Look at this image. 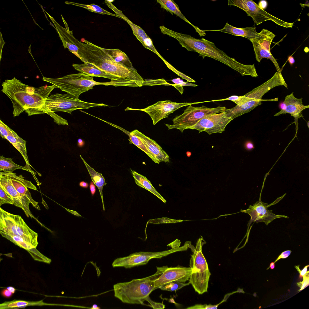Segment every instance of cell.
Segmentation results:
<instances>
[{
  "instance_id": "cell-1",
  "label": "cell",
  "mask_w": 309,
  "mask_h": 309,
  "mask_svg": "<svg viewBox=\"0 0 309 309\" xmlns=\"http://www.w3.org/2000/svg\"><path fill=\"white\" fill-rule=\"evenodd\" d=\"M1 91L10 99L14 117L25 111L28 116L44 114L46 100L56 86L34 88L23 83L15 77L2 82Z\"/></svg>"
},
{
  "instance_id": "cell-2",
  "label": "cell",
  "mask_w": 309,
  "mask_h": 309,
  "mask_svg": "<svg viewBox=\"0 0 309 309\" xmlns=\"http://www.w3.org/2000/svg\"><path fill=\"white\" fill-rule=\"evenodd\" d=\"M159 28L163 34L175 39L182 47L188 51L197 53L203 59L205 57L213 58L237 71L243 76L249 75L252 77L258 76L254 64L246 65L238 62L217 48L214 43L212 42L203 38H196L189 34L176 32L163 25L160 26Z\"/></svg>"
},
{
  "instance_id": "cell-3",
  "label": "cell",
  "mask_w": 309,
  "mask_h": 309,
  "mask_svg": "<svg viewBox=\"0 0 309 309\" xmlns=\"http://www.w3.org/2000/svg\"><path fill=\"white\" fill-rule=\"evenodd\" d=\"M72 42L78 48V54L84 63L94 66L109 75L121 79L132 82L143 86L144 80L137 72L115 62L103 48L87 40L83 43L78 40L71 35Z\"/></svg>"
},
{
  "instance_id": "cell-4",
  "label": "cell",
  "mask_w": 309,
  "mask_h": 309,
  "mask_svg": "<svg viewBox=\"0 0 309 309\" xmlns=\"http://www.w3.org/2000/svg\"><path fill=\"white\" fill-rule=\"evenodd\" d=\"M113 288L114 296L123 303L145 305L144 302L146 301L150 304L149 306L154 309L165 307L163 304L155 302L149 297L151 292L154 290V281L150 276L117 283L113 285Z\"/></svg>"
},
{
  "instance_id": "cell-5",
  "label": "cell",
  "mask_w": 309,
  "mask_h": 309,
  "mask_svg": "<svg viewBox=\"0 0 309 309\" xmlns=\"http://www.w3.org/2000/svg\"><path fill=\"white\" fill-rule=\"evenodd\" d=\"M103 103H89L80 100L72 95L58 93L52 94L47 98L44 107V114L47 113L59 125H68L67 121L54 113L63 112L72 114L76 110L88 109L94 107H107Z\"/></svg>"
},
{
  "instance_id": "cell-6",
  "label": "cell",
  "mask_w": 309,
  "mask_h": 309,
  "mask_svg": "<svg viewBox=\"0 0 309 309\" xmlns=\"http://www.w3.org/2000/svg\"><path fill=\"white\" fill-rule=\"evenodd\" d=\"M93 78V77L80 72L58 78L43 77V80L55 85L62 91L78 98L81 94L93 89L96 85L115 86L114 84L111 81L100 82L94 81Z\"/></svg>"
},
{
  "instance_id": "cell-7",
  "label": "cell",
  "mask_w": 309,
  "mask_h": 309,
  "mask_svg": "<svg viewBox=\"0 0 309 309\" xmlns=\"http://www.w3.org/2000/svg\"><path fill=\"white\" fill-rule=\"evenodd\" d=\"M206 243L203 238H199L190 261L192 273L189 280L190 284L199 294L207 292L211 275L205 259L202 253L203 245Z\"/></svg>"
},
{
  "instance_id": "cell-8",
  "label": "cell",
  "mask_w": 309,
  "mask_h": 309,
  "mask_svg": "<svg viewBox=\"0 0 309 309\" xmlns=\"http://www.w3.org/2000/svg\"><path fill=\"white\" fill-rule=\"evenodd\" d=\"M0 233L20 236L35 248L38 244L37 233L27 225L20 216L10 213L1 207Z\"/></svg>"
},
{
  "instance_id": "cell-9",
  "label": "cell",
  "mask_w": 309,
  "mask_h": 309,
  "mask_svg": "<svg viewBox=\"0 0 309 309\" xmlns=\"http://www.w3.org/2000/svg\"><path fill=\"white\" fill-rule=\"evenodd\" d=\"M226 109L225 107L210 108L203 105L195 107L190 105L184 110L183 114L173 119L172 125H165L169 130L176 129L183 132L185 129H190L205 116L224 112Z\"/></svg>"
},
{
  "instance_id": "cell-10",
  "label": "cell",
  "mask_w": 309,
  "mask_h": 309,
  "mask_svg": "<svg viewBox=\"0 0 309 309\" xmlns=\"http://www.w3.org/2000/svg\"><path fill=\"white\" fill-rule=\"evenodd\" d=\"M189 247V241H186L183 246L175 249L158 252H135L126 257L116 258L112 265L113 267H122L128 268L144 265L151 259L161 258L176 252L186 250Z\"/></svg>"
},
{
  "instance_id": "cell-11",
  "label": "cell",
  "mask_w": 309,
  "mask_h": 309,
  "mask_svg": "<svg viewBox=\"0 0 309 309\" xmlns=\"http://www.w3.org/2000/svg\"><path fill=\"white\" fill-rule=\"evenodd\" d=\"M228 5L236 6L245 11L257 25L270 20L286 28H292L293 25V23L285 21L269 13L252 0H229Z\"/></svg>"
},
{
  "instance_id": "cell-12",
  "label": "cell",
  "mask_w": 309,
  "mask_h": 309,
  "mask_svg": "<svg viewBox=\"0 0 309 309\" xmlns=\"http://www.w3.org/2000/svg\"><path fill=\"white\" fill-rule=\"evenodd\" d=\"M157 271L151 276L154 283V290L167 283L176 281L185 283L189 280L192 273L190 267L178 265L175 267H168L167 266L157 267Z\"/></svg>"
},
{
  "instance_id": "cell-13",
  "label": "cell",
  "mask_w": 309,
  "mask_h": 309,
  "mask_svg": "<svg viewBox=\"0 0 309 309\" xmlns=\"http://www.w3.org/2000/svg\"><path fill=\"white\" fill-rule=\"evenodd\" d=\"M199 103H177L169 100L160 101L154 104L142 109L132 108L127 107L125 110H134L144 111L147 113L155 125L161 119L167 118L171 113L182 107Z\"/></svg>"
},
{
  "instance_id": "cell-14",
  "label": "cell",
  "mask_w": 309,
  "mask_h": 309,
  "mask_svg": "<svg viewBox=\"0 0 309 309\" xmlns=\"http://www.w3.org/2000/svg\"><path fill=\"white\" fill-rule=\"evenodd\" d=\"M233 119L227 116L224 111L206 116L190 129H196L199 133L205 132L209 135L222 133L226 127Z\"/></svg>"
},
{
  "instance_id": "cell-15",
  "label": "cell",
  "mask_w": 309,
  "mask_h": 309,
  "mask_svg": "<svg viewBox=\"0 0 309 309\" xmlns=\"http://www.w3.org/2000/svg\"><path fill=\"white\" fill-rule=\"evenodd\" d=\"M268 207L267 203H265L260 199L253 205H249L247 209L241 211L250 215V223L252 222L257 223L263 222L267 225L275 219L282 218H288V217L285 215L274 214L272 212V210H268Z\"/></svg>"
},
{
  "instance_id": "cell-16",
  "label": "cell",
  "mask_w": 309,
  "mask_h": 309,
  "mask_svg": "<svg viewBox=\"0 0 309 309\" xmlns=\"http://www.w3.org/2000/svg\"><path fill=\"white\" fill-rule=\"evenodd\" d=\"M73 67L79 72L92 77H97L110 79L114 83L115 87L127 86L130 87H139L138 84L131 81L121 79L109 75L101 70L94 66L88 63L83 64H73Z\"/></svg>"
},
{
  "instance_id": "cell-17",
  "label": "cell",
  "mask_w": 309,
  "mask_h": 309,
  "mask_svg": "<svg viewBox=\"0 0 309 309\" xmlns=\"http://www.w3.org/2000/svg\"><path fill=\"white\" fill-rule=\"evenodd\" d=\"M11 180L12 184L17 192L30 204L37 209H40L38 202L32 198L28 188L37 190L36 187L30 181L27 180L21 174L19 176L13 172L5 173L2 172Z\"/></svg>"
},
{
  "instance_id": "cell-18",
  "label": "cell",
  "mask_w": 309,
  "mask_h": 309,
  "mask_svg": "<svg viewBox=\"0 0 309 309\" xmlns=\"http://www.w3.org/2000/svg\"><path fill=\"white\" fill-rule=\"evenodd\" d=\"M0 185L11 196L14 201V205L21 208L28 217L34 218L29 209L30 203L17 191L10 179L2 172H0Z\"/></svg>"
},
{
  "instance_id": "cell-19",
  "label": "cell",
  "mask_w": 309,
  "mask_h": 309,
  "mask_svg": "<svg viewBox=\"0 0 309 309\" xmlns=\"http://www.w3.org/2000/svg\"><path fill=\"white\" fill-rule=\"evenodd\" d=\"M279 86H284L288 88L282 74L276 72L268 80L244 95L250 98L261 100L265 94L273 88Z\"/></svg>"
},
{
  "instance_id": "cell-20",
  "label": "cell",
  "mask_w": 309,
  "mask_h": 309,
  "mask_svg": "<svg viewBox=\"0 0 309 309\" xmlns=\"http://www.w3.org/2000/svg\"><path fill=\"white\" fill-rule=\"evenodd\" d=\"M284 103L285 105V109L283 111H280L275 114V116H278L282 114L289 113L294 118L296 126H298V119L303 116L302 112L304 109L309 108V105H304L302 104V98L295 97L293 93L287 95Z\"/></svg>"
},
{
  "instance_id": "cell-21",
  "label": "cell",
  "mask_w": 309,
  "mask_h": 309,
  "mask_svg": "<svg viewBox=\"0 0 309 309\" xmlns=\"http://www.w3.org/2000/svg\"><path fill=\"white\" fill-rule=\"evenodd\" d=\"M207 31H218L235 36L245 37L250 40H253L259 43L263 38L262 32L257 33L255 27H246L239 28L233 26L227 22L221 29L217 30H204Z\"/></svg>"
},
{
  "instance_id": "cell-22",
  "label": "cell",
  "mask_w": 309,
  "mask_h": 309,
  "mask_svg": "<svg viewBox=\"0 0 309 309\" xmlns=\"http://www.w3.org/2000/svg\"><path fill=\"white\" fill-rule=\"evenodd\" d=\"M132 132L141 139L149 152L159 162L169 161V155L155 141L137 129L133 130Z\"/></svg>"
},
{
  "instance_id": "cell-23",
  "label": "cell",
  "mask_w": 309,
  "mask_h": 309,
  "mask_svg": "<svg viewBox=\"0 0 309 309\" xmlns=\"http://www.w3.org/2000/svg\"><path fill=\"white\" fill-rule=\"evenodd\" d=\"M278 100V98L277 97L271 99H261L257 100H252L240 106L237 105L232 108L229 109H227L224 111V112L227 116L231 117L233 120L237 117L253 110L257 106L261 105L262 101H277Z\"/></svg>"
},
{
  "instance_id": "cell-24",
  "label": "cell",
  "mask_w": 309,
  "mask_h": 309,
  "mask_svg": "<svg viewBox=\"0 0 309 309\" xmlns=\"http://www.w3.org/2000/svg\"><path fill=\"white\" fill-rule=\"evenodd\" d=\"M126 21L131 27L133 34L141 42L144 47L153 52L161 59L163 57L155 49L152 40L145 31L140 27L134 24L128 19Z\"/></svg>"
},
{
  "instance_id": "cell-25",
  "label": "cell",
  "mask_w": 309,
  "mask_h": 309,
  "mask_svg": "<svg viewBox=\"0 0 309 309\" xmlns=\"http://www.w3.org/2000/svg\"><path fill=\"white\" fill-rule=\"evenodd\" d=\"M157 2L161 5V8H163L167 11L177 15L180 18L188 23L195 30L200 36L205 35L206 33L203 30H201L198 27L190 23L182 13L178 5L172 0H157Z\"/></svg>"
},
{
  "instance_id": "cell-26",
  "label": "cell",
  "mask_w": 309,
  "mask_h": 309,
  "mask_svg": "<svg viewBox=\"0 0 309 309\" xmlns=\"http://www.w3.org/2000/svg\"><path fill=\"white\" fill-rule=\"evenodd\" d=\"M55 24L62 42L63 46L65 48H68L69 51L80 59L81 58L78 54V48L72 41L71 37L72 31L69 30L67 23L65 24V28L62 27L57 23V24Z\"/></svg>"
},
{
  "instance_id": "cell-27",
  "label": "cell",
  "mask_w": 309,
  "mask_h": 309,
  "mask_svg": "<svg viewBox=\"0 0 309 309\" xmlns=\"http://www.w3.org/2000/svg\"><path fill=\"white\" fill-rule=\"evenodd\" d=\"M44 305L62 306V304L45 303L43 300L38 301H26L14 300L10 301H5L0 304V309H17L24 308L29 306Z\"/></svg>"
},
{
  "instance_id": "cell-28",
  "label": "cell",
  "mask_w": 309,
  "mask_h": 309,
  "mask_svg": "<svg viewBox=\"0 0 309 309\" xmlns=\"http://www.w3.org/2000/svg\"><path fill=\"white\" fill-rule=\"evenodd\" d=\"M8 141L21 153L23 158L26 165L30 168V165L27 155L26 147V141L20 137L13 130L6 137Z\"/></svg>"
},
{
  "instance_id": "cell-29",
  "label": "cell",
  "mask_w": 309,
  "mask_h": 309,
  "mask_svg": "<svg viewBox=\"0 0 309 309\" xmlns=\"http://www.w3.org/2000/svg\"><path fill=\"white\" fill-rule=\"evenodd\" d=\"M250 41L252 43L257 61L260 62L262 59L264 58L270 59L274 65L277 72L282 74V69L279 67L276 59L272 55L271 52L264 48L258 42L254 40H251Z\"/></svg>"
},
{
  "instance_id": "cell-30",
  "label": "cell",
  "mask_w": 309,
  "mask_h": 309,
  "mask_svg": "<svg viewBox=\"0 0 309 309\" xmlns=\"http://www.w3.org/2000/svg\"><path fill=\"white\" fill-rule=\"evenodd\" d=\"M80 156L83 161L92 181L98 189L102 201L103 209L104 211H105L102 191L104 186L107 183L105 182V178L101 173L97 172L89 166L81 155Z\"/></svg>"
},
{
  "instance_id": "cell-31",
  "label": "cell",
  "mask_w": 309,
  "mask_h": 309,
  "mask_svg": "<svg viewBox=\"0 0 309 309\" xmlns=\"http://www.w3.org/2000/svg\"><path fill=\"white\" fill-rule=\"evenodd\" d=\"M103 49L116 62L134 71L136 70L133 66L129 58L124 52L118 49Z\"/></svg>"
},
{
  "instance_id": "cell-32",
  "label": "cell",
  "mask_w": 309,
  "mask_h": 309,
  "mask_svg": "<svg viewBox=\"0 0 309 309\" xmlns=\"http://www.w3.org/2000/svg\"><path fill=\"white\" fill-rule=\"evenodd\" d=\"M135 182L139 186L144 188L154 195L162 202L165 203L166 200L153 186L150 181L144 176L131 170Z\"/></svg>"
},
{
  "instance_id": "cell-33",
  "label": "cell",
  "mask_w": 309,
  "mask_h": 309,
  "mask_svg": "<svg viewBox=\"0 0 309 309\" xmlns=\"http://www.w3.org/2000/svg\"><path fill=\"white\" fill-rule=\"evenodd\" d=\"M22 170L28 172L31 170L26 166H23L15 163L11 158H7L3 155L0 156V172L5 173L13 172L16 170Z\"/></svg>"
},
{
  "instance_id": "cell-34",
  "label": "cell",
  "mask_w": 309,
  "mask_h": 309,
  "mask_svg": "<svg viewBox=\"0 0 309 309\" xmlns=\"http://www.w3.org/2000/svg\"><path fill=\"white\" fill-rule=\"evenodd\" d=\"M65 3L68 4L73 5L83 8L92 12L96 13L108 15L120 18L119 16L116 14L110 13L102 8L98 5L94 4H92L91 5H85L69 2H66Z\"/></svg>"
},
{
  "instance_id": "cell-35",
  "label": "cell",
  "mask_w": 309,
  "mask_h": 309,
  "mask_svg": "<svg viewBox=\"0 0 309 309\" xmlns=\"http://www.w3.org/2000/svg\"><path fill=\"white\" fill-rule=\"evenodd\" d=\"M129 144H133L145 152L156 163L159 164L160 162L156 160L153 155L149 152L141 139L132 131L129 134Z\"/></svg>"
},
{
  "instance_id": "cell-36",
  "label": "cell",
  "mask_w": 309,
  "mask_h": 309,
  "mask_svg": "<svg viewBox=\"0 0 309 309\" xmlns=\"http://www.w3.org/2000/svg\"><path fill=\"white\" fill-rule=\"evenodd\" d=\"M261 31L263 33V38L258 43L264 48L270 52V45L275 35L272 32L266 29H263Z\"/></svg>"
},
{
  "instance_id": "cell-37",
  "label": "cell",
  "mask_w": 309,
  "mask_h": 309,
  "mask_svg": "<svg viewBox=\"0 0 309 309\" xmlns=\"http://www.w3.org/2000/svg\"><path fill=\"white\" fill-rule=\"evenodd\" d=\"M190 284L189 282L185 283L174 281L164 284L159 286L158 288H160L162 290L172 291L179 290Z\"/></svg>"
},
{
  "instance_id": "cell-38",
  "label": "cell",
  "mask_w": 309,
  "mask_h": 309,
  "mask_svg": "<svg viewBox=\"0 0 309 309\" xmlns=\"http://www.w3.org/2000/svg\"><path fill=\"white\" fill-rule=\"evenodd\" d=\"M4 204L14 205V201L9 193L0 185V206Z\"/></svg>"
},
{
  "instance_id": "cell-39",
  "label": "cell",
  "mask_w": 309,
  "mask_h": 309,
  "mask_svg": "<svg viewBox=\"0 0 309 309\" xmlns=\"http://www.w3.org/2000/svg\"><path fill=\"white\" fill-rule=\"evenodd\" d=\"M183 221L180 220H176L170 219L167 218L162 217L161 218L150 219L147 222V224L148 223L153 224H161V223H175L182 221Z\"/></svg>"
},
{
  "instance_id": "cell-40",
  "label": "cell",
  "mask_w": 309,
  "mask_h": 309,
  "mask_svg": "<svg viewBox=\"0 0 309 309\" xmlns=\"http://www.w3.org/2000/svg\"><path fill=\"white\" fill-rule=\"evenodd\" d=\"M161 59L164 62L168 68L172 70L179 76L181 77L183 79L186 80L188 82H196L193 79L191 78L177 70L172 66L169 63L165 60L163 58H162Z\"/></svg>"
},
{
  "instance_id": "cell-41",
  "label": "cell",
  "mask_w": 309,
  "mask_h": 309,
  "mask_svg": "<svg viewBox=\"0 0 309 309\" xmlns=\"http://www.w3.org/2000/svg\"><path fill=\"white\" fill-rule=\"evenodd\" d=\"M12 130L1 119L0 120V134L2 138L5 139L6 137L10 133Z\"/></svg>"
},
{
  "instance_id": "cell-42",
  "label": "cell",
  "mask_w": 309,
  "mask_h": 309,
  "mask_svg": "<svg viewBox=\"0 0 309 309\" xmlns=\"http://www.w3.org/2000/svg\"><path fill=\"white\" fill-rule=\"evenodd\" d=\"M105 1L108 6L114 11L116 14L119 16L120 18H121L125 21L128 19L123 14L121 11L119 10L112 4L110 1L105 0Z\"/></svg>"
},
{
  "instance_id": "cell-43",
  "label": "cell",
  "mask_w": 309,
  "mask_h": 309,
  "mask_svg": "<svg viewBox=\"0 0 309 309\" xmlns=\"http://www.w3.org/2000/svg\"><path fill=\"white\" fill-rule=\"evenodd\" d=\"M220 304H218L215 305H212L211 304L207 305V304H196L194 306L189 307L187 308V309H217L218 306Z\"/></svg>"
},
{
  "instance_id": "cell-44",
  "label": "cell",
  "mask_w": 309,
  "mask_h": 309,
  "mask_svg": "<svg viewBox=\"0 0 309 309\" xmlns=\"http://www.w3.org/2000/svg\"><path fill=\"white\" fill-rule=\"evenodd\" d=\"M309 272L305 275L303 276V279L302 281L297 283V285L300 288L299 290L300 291L307 287L309 284Z\"/></svg>"
},
{
  "instance_id": "cell-45",
  "label": "cell",
  "mask_w": 309,
  "mask_h": 309,
  "mask_svg": "<svg viewBox=\"0 0 309 309\" xmlns=\"http://www.w3.org/2000/svg\"><path fill=\"white\" fill-rule=\"evenodd\" d=\"M171 81L174 83H175V84L182 87L184 86H188L196 87L198 86V85L196 84L184 82L183 80H181L179 78L173 79Z\"/></svg>"
},
{
  "instance_id": "cell-46",
  "label": "cell",
  "mask_w": 309,
  "mask_h": 309,
  "mask_svg": "<svg viewBox=\"0 0 309 309\" xmlns=\"http://www.w3.org/2000/svg\"><path fill=\"white\" fill-rule=\"evenodd\" d=\"M244 146L245 148L248 151H251L254 148L253 142L250 140L246 141L244 143Z\"/></svg>"
},
{
  "instance_id": "cell-47",
  "label": "cell",
  "mask_w": 309,
  "mask_h": 309,
  "mask_svg": "<svg viewBox=\"0 0 309 309\" xmlns=\"http://www.w3.org/2000/svg\"><path fill=\"white\" fill-rule=\"evenodd\" d=\"M291 252V250H287L282 252L274 262L275 263L281 259H284L288 257L290 254Z\"/></svg>"
},
{
  "instance_id": "cell-48",
  "label": "cell",
  "mask_w": 309,
  "mask_h": 309,
  "mask_svg": "<svg viewBox=\"0 0 309 309\" xmlns=\"http://www.w3.org/2000/svg\"><path fill=\"white\" fill-rule=\"evenodd\" d=\"M309 265L306 266L302 270H300L299 268V265L298 266H295V267L296 269L297 270L298 272L300 274L299 277L300 278L302 277L303 276L306 275L309 271H307V267L309 266Z\"/></svg>"
},
{
  "instance_id": "cell-49",
  "label": "cell",
  "mask_w": 309,
  "mask_h": 309,
  "mask_svg": "<svg viewBox=\"0 0 309 309\" xmlns=\"http://www.w3.org/2000/svg\"><path fill=\"white\" fill-rule=\"evenodd\" d=\"M1 294L3 297L6 298H10L14 294L6 288L1 291Z\"/></svg>"
},
{
  "instance_id": "cell-50",
  "label": "cell",
  "mask_w": 309,
  "mask_h": 309,
  "mask_svg": "<svg viewBox=\"0 0 309 309\" xmlns=\"http://www.w3.org/2000/svg\"><path fill=\"white\" fill-rule=\"evenodd\" d=\"M181 242L178 239H176L173 242H171L167 245L172 247V249H175L179 247L180 245Z\"/></svg>"
},
{
  "instance_id": "cell-51",
  "label": "cell",
  "mask_w": 309,
  "mask_h": 309,
  "mask_svg": "<svg viewBox=\"0 0 309 309\" xmlns=\"http://www.w3.org/2000/svg\"><path fill=\"white\" fill-rule=\"evenodd\" d=\"M89 188L91 194L92 196H93L96 193V189L95 185L92 181L90 182Z\"/></svg>"
},
{
  "instance_id": "cell-52",
  "label": "cell",
  "mask_w": 309,
  "mask_h": 309,
  "mask_svg": "<svg viewBox=\"0 0 309 309\" xmlns=\"http://www.w3.org/2000/svg\"><path fill=\"white\" fill-rule=\"evenodd\" d=\"M258 5L261 8L264 10L267 7V2L265 0H261L259 2Z\"/></svg>"
},
{
  "instance_id": "cell-53",
  "label": "cell",
  "mask_w": 309,
  "mask_h": 309,
  "mask_svg": "<svg viewBox=\"0 0 309 309\" xmlns=\"http://www.w3.org/2000/svg\"><path fill=\"white\" fill-rule=\"evenodd\" d=\"M171 85L174 87L176 88H177L180 92L181 94H182L183 92V87L180 86L179 85L174 84H172Z\"/></svg>"
},
{
  "instance_id": "cell-54",
  "label": "cell",
  "mask_w": 309,
  "mask_h": 309,
  "mask_svg": "<svg viewBox=\"0 0 309 309\" xmlns=\"http://www.w3.org/2000/svg\"><path fill=\"white\" fill-rule=\"evenodd\" d=\"M78 145L80 147H82L84 146L85 144V142L81 139H79L78 140Z\"/></svg>"
},
{
  "instance_id": "cell-55",
  "label": "cell",
  "mask_w": 309,
  "mask_h": 309,
  "mask_svg": "<svg viewBox=\"0 0 309 309\" xmlns=\"http://www.w3.org/2000/svg\"><path fill=\"white\" fill-rule=\"evenodd\" d=\"M79 185L80 186L84 188H88V183L84 181L80 182L79 183Z\"/></svg>"
},
{
  "instance_id": "cell-56",
  "label": "cell",
  "mask_w": 309,
  "mask_h": 309,
  "mask_svg": "<svg viewBox=\"0 0 309 309\" xmlns=\"http://www.w3.org/2000/svg\"><path fill=\"white\" fill-rule=\"evenodd\" d=\"M64 208L68 212H70L71 213L74 215H76L77 216L79 217H82L76 211H73V210H70V209H66V208Z\"/></svg>"
},
{
  "instance_id": "cell-57",
  "label": "cell",
  "mask_w": 309,
  "mask_h": 309,
  "mask_svg": "<svg viewBox=\"0 0 309 309\" xmlns=\"http://www.w3.org/2000/svg\"><path fill=\"white\" fill-rule=\"evenodd\" d=\"M288 60L291 65H292L295 62V60L293 56H289L288 57Z\"/></svg>"
},
{
  "instance_id": "cell-58",
  "label": "cell",
  "mask_w": 309,
  "mask_h": 309,
  "mask_svg": "<svg viewBox=\"0 0 309 309\" xmlns=\"http://www.w3.org/2000/svg\"><path fill=\"white\" fill-rule=\"evenodd\" d=\"M6 288L13 294L15 293L16 291L15 288L12 286H9Z\"/></svg>"
},
{
  "instance_id": "cell-59",
  "label": "cell",
  "mask_w": 309,
  "mask_h": 309,
  "mask_svg": "<svg viewBox=\"0 0 309 309\" xmlns=\"http://www.w3.org/2000/svg\"><path fill=\"white\" fill-rule=\"evenodd\" d=\"M275 267V263L274 262H271L270 264L269 267L267 269H268L269 268H270L271 269H272L274 268Z\"/></svg>"
},
{
  "instance_id": "cell-60",
  "label": "cell",
  "mask_w": 309,
  "mask_h": 309,
  "mask_svg": "<svg viewBox=\"0 0 309 309\" xmlns=\"http://www.w3.org/2000/svg\"><path fill=\"white\" fill-rule=\"evenodd\" d=\"M91 308L92 309H100V308L99 307H98L97 304H94L92 306Z\"/></svg>"
},
{
  "instance_id": "cell-61",
  "label": "cell",
  "mask_w": 309,
  "mask_h": 309,
  "mask_svg": "<svg viewBox=\"0 0 309 309\" xmlns=\"http://www.w3.org/2000/svg\"><path fill=\"white\" fill-rule=\"evenodd\" d=\"M186 154L188 157H190L192 154L191 152L190 151H188L186 152Z\"/></svg>"
},
{
  "instance_id": "cell-62",
  "label": "cell",
  "mask_w": 309,
  "mask_h": 309,
  "mask_svg": "<svg viewBox=\"0 0 309 309\" xmlns=\"http://www.w3.org/2000/svg\"><path fill=\"white\" fill-rule=\"evenodd\" d=\"M300 4L302 7L306 6H307L308 7H309V4H307V3H306V4H302L300 3Z\"/></svg>"
}]
</instances>
